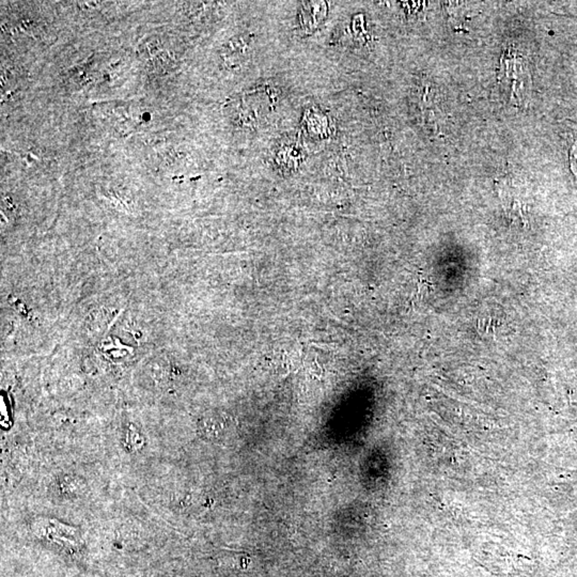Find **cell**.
Masks as SVG:
<instances>
[{"label": "cell", "instance_id": "cell-1", "mask_svg": "<svg viewBox=\"0 0 577 577\" xmlns=\"http://www.w3.org/2000/svg\"><path fill=\"white\" fill-rule=\"evenodd\" d=\"M327 7L323 1H311L304 4L301 8V24L304 29L315 30L325 18Z\"/></svg>", "mask_w": 577, "mask_h": 577}]
</instances>
